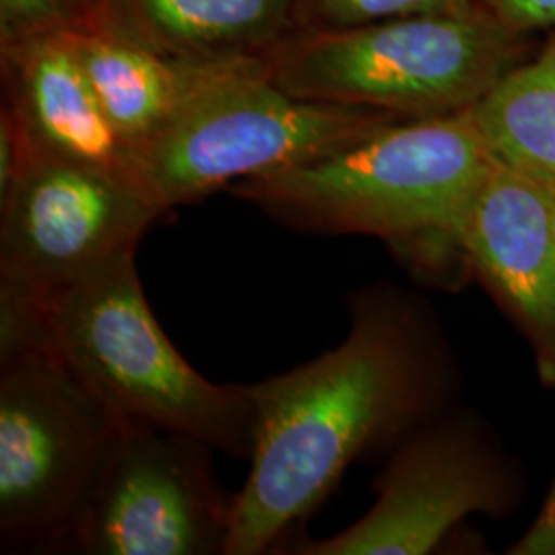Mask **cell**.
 <instances>
[{
    "mask_svg": "<svg viewBox=\"0 0 555 555\" xmlns=\"http://www.w3.org/2000/svg\"><path fill=\"white\" fill-rule=\"evenodd\" d=\"M399 119L295 98L258 56L192 60L173 116L132 151V169L140 192L169 212L238 179L330 155Z\"/></svg>",
    "mask_w": 555,
    "mask_h": 555,
    "instance_id": "cell-3",
    "label": "cell"
},
{
    "mask_svg": "<svg viewBox=\"0 0 555 555\" xmlns=\"http://www.w3.org/2000/svg\"><path fill=\"white\" fill-rule=\"evenodd\" d=\"M75 7L79 11L80 21L89 27H103V7L105 0H75Z\"/></svg>",
    "mask_w": 555,
    "mask_h": 555,
    "instance_id": "cell-19",
    "label": "cell"
},
{
    "mask_svg": "<svg viewBox=\"0 0 555 555\" xmlns=\"http://www.w3.org/2000/svg\"><path fill=\"white\" fill-rule=\"evenodd\" d=\"M20 139L17 176L0 194V286L50 297L134 254L165 215L128 181Z\"/></svg>",
    "mask_w": 555,
    "mask_h": 555,
    "instance_id": "cell-7",
    "label": "cell"
},
{
    "mask_svg": "<svg viewBox=\"0 0 555 555\" xmlns=\"http://www.w3.org/2000/svg\"><path fill=\"white\" fill-rule=\"evenodd\" d=\"M124 424L46 341L0 358L2 545L62 547Z\"/></svg>",
    "mask_w": 555,
    "mask_h": 555,
    "instance_id": "cell-6",
    "label": "cell"
},
{
    "mask_svg": "<svg viewBox=\"0 0 555 555\" xmlns=\"http://www.w3.org/2000/svg\"><path fill=\"white\" fill-rule=\"evenodd\" d=\"M494 159L555 185V27L472 107Z\"/></svg>",
    "mask_w": 555,
    "mask_h": 555,
    "instance_id": "cell-14",
    "label": "cell"
},
{
    "mask_svg": "<svg viewBox=\"0 0 555 555\" xmlns=\"http://www.w3.org/2000/svg\"><path fill=\"white\" fill-rule=\"evenodd\" d=\"M477 0H297V29H344L424 13L461 11Z\"/></svg>",
    "mask_w": 555,
    "mask_h": 555,
    "instance_id": "cell-15",
    "label": "cell"
},
{
    "mask_svg": "<svg viewBox=\"0 0 555 555\" xmlns=\"http://www.w3.org/2000/svg\"><path fill=\"white\" fill-rule=\"evenodd\" d=\"M516 34L531 36L555 27V0H477Z\"/></svg>",
    "mask_w": 555,
    "mask_h": 555,
    "instance_id": "cell-17",
    "label": "cell"
},
{
    "mask_svg": "<svg viewBox=\"0 0 555 555\" xmlns=\"http://www.w3.org/2000/svg\"><path fill=\"white\" fill-rule=\"evenodd\" d=\"M36 300L48 348L124 422L251 459V385L212 383L179 354L149 307L137 251Z\"/></svg>",
    "mask_w": 555,
    "mask_h": 555,
    "instance_id": "cell-5",
    "label": "cell"
},
{
    "mask_svg": "<svg viewBox=\"0 0 555 555\" xmlns=\"http://www.w3.org/2000/svg\"><path fill=\"white\" fill-rule=\"evenodd\" d=\"M163 56H258L297 31V0H105L103 27Z\"/></svg>",
    "mask_w": 555,
    "mask_h": 555,
    "instance_id": "cell-12",
    "label": "cell"
},
{
    "mask_svg": "<svg viewBox=\"0 0 555 555\" xmlns=\"http://www.w3.org/2000/svg\"><path fill=\"white\" fill-rule=\"evenodd\" d=\"M494 157L472 109L399 119L330 155L238 179L229 192L291 229L459 249V231Z\"/></svg>",
    "mask_w": 555,
    "mask_h": 555,
    "instance_id": "cell-2",
    "label": "cell"
},
{
    "mask_svg": "<svg viewBox=\"0 0 555 555\" xmlns=\"http://www.w3.org/2000/svg\"><path fill=\"white\" fill-rule=\"evenodd\" d=\"M513 555H555V481L541 515L511 550Z\"/></svg>",
    "mask_w": 555,
    "mask_h": 555,
    "instance_id": "cell-18",
    "label": "cell"
},
{
    "mask_svg": "<svg viewBox=\"0 0 555 555\" xmlns=\"http://www.w3.org/2000/svg\"><path fill=\"white\" fill-rule=\"evenodd\" d=\"M459 247L533 339L555 385V185L492 160L459 231Z\"/></svg>",
    "mask_w": 555,
    "mask_h": 555,
    "instance_id": "cell-10",
    "label": "cell"
},
{
    "mask_svg": "<svg viewBox=\"0 0 555 555\" xmlns=\"http://www.w3.org/2000/svg\"><path fill=\"white\" fill-rule=\"evenodd\" d=\"M449 364L430 315L391 288L350 300L332 352L254 383L256 438L224 555L268 552L336 490L358 456L438 416Z\"/></svg>",
    "mask_w": 555,
    "mask_h": 555,
    "instance_id": "cell-1",
    "label": "cell"
},
{
    "mask_svg": "<svg viewBox=\"0 0 555 555\" xmlns=\"http://www.w3.org/2000/svg\"><path fill=\"white\" fill-rule=\"evenodd\" d=\"M206 442L126 422L62 547L87 555H212L227 550L224 498Z\"/></svg>",
    "mask_w": 555,
    "mask_h": 555,
    "instance_id": "cell-8",
    "label": "cell"
},
{
    "mask_svg": "<svg viewBox=\"0 0 555 555\" xmlns=\"http://www.w3.org/2000/svg\"><path fill=\"white\" fill-rule=\"evenodd\" d=\"M64 38L130 153L173 116L190 82L192 60L163 56L85 23L64 29Z\"/></svg>",
    "mask_w": 555,
    "mask_h": 555,
    "instance_id": "cell-13",
    "label": "cell"
},
{
    "mask_svg": "<svg viewBox=\"0 0 555 555\" xmlns=\"http://www.w3.org/2000/svg\"><path fill=\"white\" fill-rule=\"evenodd\" d=\"M80 21L75 0H0V46L68 29Z\"/></svg>",
    "mask_w": 555,
    "mask_h": 555,
    "instance_id": "cell-16",
    "label": "cell"
},
{
    "mask_svg": "<svg viewBox=\"0 0 555 555\" xmlns=\"http://www.w3.org/2000/svg\"><path fill=\"white\" fill-rule=\"evenodd\" d=\"M527 38L477 2L360 27L297 29L258 59L300 100L426 119L476 107L522 60Z\"/></svg>",
    "mask_w": 555,
    "mask_h": 555,
    "instance_id": "cell-4",
    "label": "cell"
},
{
    "mask_svg": "<svg viewBox=\"0 0 555 555\" xmlns=\"http://www.w3.org/2000/svg\"><path fill=\"white\" fill-rule=\"evenodd\" d=\"M0 64L2 107L34 151L139 188L130 146L105 116L64 29L0 46Z\"/></svg>",
    "mask_w": 555,
    "mask_h": 555,
    "instance_id": "cell-11",
    "label": "cell"
},
{
    "mask_svg": "<svg viewBox=\"0 0 555 555\" xmlns=\"http://www.w3.org/2000/svg\"><path fill=\"white\" fill-rule=\"evenodd\" d=\"M508 500L504 469L469 417H430L412 430L378 479L377 502L337 535L300 543V555H426L476 513Z\"/></svg>",
    "mask_w": 555,
    "mask_h": 555,
    "instance_id": "cell-9",
    "label": "cell"
}]
</instances>
